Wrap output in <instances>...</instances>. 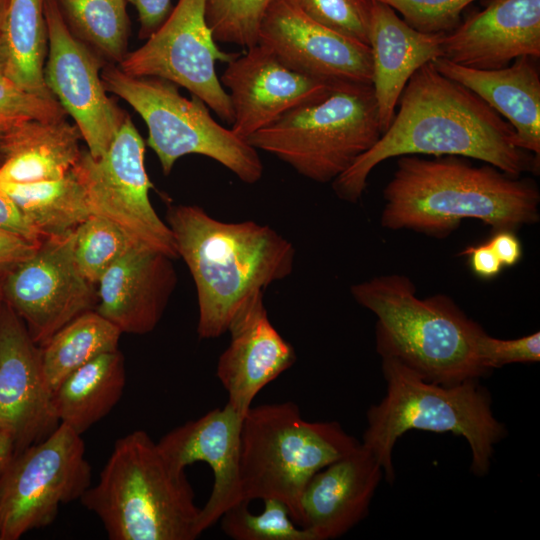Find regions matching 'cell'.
Here are the masks:
<instances>
[{"mask_svg":"<svg viewBox=\"0 0 540 540\" xmlns=\"http://www.w3.org/2000/svg\"><path fill=\"white\" fill-rule=\"evenodd\" d=\"M397 106L378 141L332 181L341 200L358 202L371 171L403 155L473 158L517 177L539 170V157L516 145L509 122L471 90L439 72L433 62L410 77Z\"/></svg>","mask_w":540,"mask_h":540,"instance_id":"6da1fadb","label":"cell"},{"mask_svg":"<svg viewBox=\"0 0 540 540\" xmlns=\"http://www.w3.org/2000/svg\"><path fill=\"white\" fill-rule=\"evenodd\" d=\"M383 199L384 228L436 238L448 236L464 219L479 220L494 231H514L540 218V192L533 180L453 155L399 156Z\"/></svg>","mask_w":540,"mask_h":540,"instance_id":"7a4b0ae2","label":"cell"},{"mask_svg":"<svg viewBox=\"0 0 540 540\" xmlns=\"http://www.w3.org/2000/svg\"><path fill=\"white\" fill-rule=\"evenodd\" d=\"M166 221L195 284L201 339L228 332L255 293L294 270V245L268 225L221 221L199 206L183 204L168 206Z\"/></svg>","mask_w":540,"mask_h":540,"instance_id":"3957f363","label":"cell"},{"mask_svg":"<svg viewBox=\"0 0 540 540\" xmlns=\"http://www.w3.org/2000/svg\"><path fill=\"white\" fill-rule=\"evenodd\" d=\"M350 291L377 318L381 358L398 360L425 380L447 386L490 375L476 352L483 328L449 296L420 298L414 283L401 274L376 276Z\"/></svg>","mask_w":540,"mask_h":540,"instance_id":"277c9868","label":"cell"},{"mask_svg":"<svg viewBox=\"0 0 540 540\" xmlns=\"http://www.w3.org/2000/svg\"><path fill=\"white\" fill-rule=\"evenodd\" d=\"M110 540H193L200 512L185 471L143 430L119 438L98 482L80 498Z\"/></svg>","mask_w":540,"mask_h":540,"instance_id":"5b68a950","label":"cell"},{"mask_svg":"<svg viewBox=\"0 0 540 540\" xmlns=\"http://www.w3.org/2000/svg\"><path fill=\"white\" fill-rule=\"evenodd\" d=\"M382 373L386 395L368 409L361 443L382 466L386 481L395 480L392 453L397 440L413 429L463 437L471 450L472 473H488L494 446L507 430L495 418L490 393L480 380L432 383L393 358H382Z\"/></svg>","mask_w":540,"mask_h":540,"instance_id":"8992f818","label":"cell"},{"mask_svg":"<svg viewBox=\"0 0 540 540\" xmlns=\"http://www.w3.org/2000/svg\"><path fill=\"white\" fill-rule=\"evenodd\" d=\"M360 443L338 422L305 420L293 402L251 406L241 429L243 499H278L300 525V498L309 480Z\"/></svg>","mask_w":540,"mask_h":540,"instance_id":"52a82bcc","label":"cell"},{"mask_svg":"<svg viewBox=\"0 0 540 540\" xmlns=\"http://www.w3.org/2000/svg\"><path fill=\"white\" fill-rule=\"evenodd\" d=\"M371 84L335 82L322 98L286 112L246 141L287 163L300 175L328 183L381 137Z\"/></svg>","mask_w":540,"mask_h":540,"instance_id":"ba28073f","label":"cell"},{"mask_svg":"<svg viewBox=\"0 0 540 540\" xmlns=\"http://www.w3.org/2000/svg\"><path fill=\"white\" fill-rule=\"evenodd\" d=\"M107 92L126 101L148 128L147 144L157 155L164 175L188 154L209 157L242 182L254 184L263 175L257 150L232 129L217 123L207 105L193 96L188 99L178 86L156 77H134L112 63L101 71Z\"/></svg>","mask_w":540,"mask_h":540,"instance_id":"9c48e42d","label":"cell"},{"mask_svg":"<svg viewBox=\"0 0 540 540\" xmlns=\"http://www.w3.org/2000/svg\"><path fill=\"white\" fill-rule=\"evenodd\" d=\"M90 486L84 441L60 423L21 451L0 477V540H18L50 525L61 505L80 500Z\"/></svg>","mask_w":540,"mask_h":540,"instance_id":"30bf717a","label":"cell"},{"mask_svg":"<svg viewBox=\"0 0 540 540\" xmlns=\"http://www.w3.org/2000/svg\"><path fill=\"white\" fill-rule=\"evenodd\" d=\"M145 143L127 116L107 152L83 150L73 173L84 187L91 214L117 226L136 247L178 258L171 229L154 210L144 165Z\"/></svg>","mask_w":540,"mask_h":540,"instance_id":"8fae6325","label":"cell"},{"mask_svg":"<svg viewBox=\"0 0 540 540\" xmlns=\"http://www.w3.org/2000/svg\"><path fill=\"white\" fill-rule=\"evenodd\" d=\"M206 4L207 0H178L145 44L128 52L118 67L130 76L161 78L184 87L232 124L230 99L216 73V62L229 63L239 54L216 45Z\"/></svg>","mask_w":540,"mask_h":540,"instance_id":"7c38bea8","label":"cell"},{"mask_svg":"<svg viewBox=\"0 0 540 540\" xmlns=\"http://www.w3.org/2000/svg\"><path fill=\"white\" fill-rule=\"evenodd\" d=\"M74 232L44 237L34 253L2 277V297L38 345L80 314L94 310L96 288L74 259Z\"/></svg>","mask_w":540,"mask_h":540,"instance_id":"4fadbf2b","label":"cell"},{"mask_svg":"<svg viewBox=\"0 0 540 540\" xmlns=\"http://www.w3.org/2000/svg\"><path fill=\"white\" fill-rule=\"evenodd\" d=\"M43 7L48 31L46 85L73 118L88 152L100 158L127 116L106 93L100 74L106 65L103 58L72 33L54 0H44Z\"/></svg>","mask_w":540,"mask_h":540,"instance_id":"5bb4252c","label":"cell"},{"mask_svg":"<svg viewBox=\"0 0 540 540\" xmlns=\"http://www.w3.org/2000/svg\"><path fill=\"white\" fill-rule=\"evenodd\" d=\"M258 43L295 71L329 82L371 84L369 45L308 17L291 0H273L259 27Z\"/></svg>","mask_w":540,"mask_h":540,"instance_id":"9a60e30c","label":"cell"},{"mask_svg":"<svg viewBox=\"0 0 540 540\" xmlns=\"http://www.w3.org/2000/svg\"><path fill=\"white\" fill-rule=\"evenodd\" d=\"M53 391L44 374L40 347L5 302L0 305V428L12 433L18 454L59 426Z\"/></svg>","mask_w":540,"mask_h":540,"instance_id":"2e32d148","label":"cell"},{"mask_svg":"<svg viewBox=\"0 0 540 540\" xmlns=\"http://www.w3.org/2000/svg\"><path fill=\"white\" fill-rule=\"evenodd\" d=\"M227 63L220 82L229 89L232 131L246 140L286 112L324 97L333 83L287 66L263 44Z\"/></svg>","mask_w":540,"mask_h":540,"instance_id":"e0dca14e","label":"cell"},{"mask_svg":"<svg viewBox=\"0 0 540 540\" xmlns=\"http://www.w3.org/2000/svg\"><path fill=\"white\" fill-rule=\"evenodd\" d=\"M244 416L228 403L165 434L157 443L180 471L195 462L212 470V492L200 508L197 532L210 528L233 506L244 501L240 476V443Z\"/></svg>","mask_w":540,"mask_h":540,"instance_id":"ac0fdd59","label":"cell"},{"mask_svg":"<svg viewBox=\"0 0 540 540\" xmlns=\"http://www.w3.org/2000/svg\"><path fill=\"white\" fill-rule=\"evenodd\" d=\"M228 332L230 343L219 357L216 374L227 391V403L244 416L256 395L295 363L296 353L269 320L264 291L242 306Z\"/></svg>","mask_w":540,"mask_h":540,"instance_id":"d6986e66","label":"cell"},{"mask_svg":"<svg viewBox=\"0 0 540 540\" xmlns=\"http://www.w3.org/2000/svg\"><path fill=\"white\" fill-rule=\"evenodd\" d=\"M443 58L475 69L508 66L521 56L540 57V0H492L442 42Z\"/></svg>","mask_w":540,"mask_h":540,"instance_id":"ffe728a7","label":"cell"},{"mask_svg":"<svg viewBox=\"0 0 540 540\" xmlns=\"http://www.w3.org/2000/svg\"><path fill=\"white\" fill-rule=\"evenodd\" d=\"M172 258L133 246L95 285V311L122 333L144 335L161 320L176 287Z\"/></svg>","mask_w":540,"mask_h":540,"instance_id":"44dd1931","label":"cell"},{"mask_svg":"<svg viewBox=\"0 0 540 540\" xmlns=\"http://www.w3.org/2000/svg\"><path fill=\"white\" fill-rule=\"evenodd\" d=\"M383 476L376 457L360 443L309 480L300 498V525L317 540L344 535L367 515Z\"/></svg>","mask_w":540,"mask_h":540,"instance_id":"7402d4cb","label":"cell"},{"mask_svg":"<svg viewBox=\"0 0 540 540\" xmlns=\"http://www.w3.org/2000/svg\"><path fill=\"white\" fill-rule=\"evenodd\" d=\"M443 36L419 32L406 24L391 7L371 0L368 31L371 85L382 133L390 126L410 77L421 66L443 57Z\"/></svg>","mask_w":540,"mask_h":540,"instance_id":"603a6c76","label":"cell"},{"mask_svg":"<svg viewBox=\"0 0 540 540\" xmlns=\"http://www.w3.org/2000/svg\"><path fill=\"white\" fill-rule=\"evenodd\" d=\"M534 58L521 56L500 69H475L440 57L433 62L446 77L471 90L513 127L516 145L540 155V75Z\"/></svg>","mask_w":540,"mask_h":540,"instance_id":"cb8c5ba5","label":"cell"},{"mask_svg":"<svg viewBox=\"0 0 540 540\" xmlns=\"http://www.w3.org/2000/svg\"><path fill=\"white\" fill-rule=\"evenodd\" d=\"M81 133L66 118L27 120L5 130L0 182L34 183L67 176L80 159Z\"/></svg>","mask_w":540,"mask_h":540,"instance_id":"d4e9b609","label":"cell"},{"mask_svg":"<svg viewBox=\"0 0 540 540\" xmlns=\"http://www.w3.org/2000/svg\"><path fill=\"white\" fill-rule=\"evenodd\" d=\"M125 385L123 354L115 350L99 355L71 373L53 392L59 422L82 435L110 413Z\"/></svg>","mask_w":540,"mask_h":540,"instance_id":"484cf974","label":"cell"},{"mask_svg":"<svg viewBox=\"0 0 540 540\" xmlns=\"http://www.w3.org/2000/svg\"><path fill=\"white\" fill-rule=\"evenodd\" d=\"M44 0H9L0 33L5 76L25 91L56 99L46 85L48 31Z\"/></svg>","mask_w":540,"mask_h":540,"instance_id":"4316f807","label":"cell"},{"mask_svg":"<svg viewBox=\"0 0 540 540\" xmlns=\"http://www.w3.org/2000/svg\"><path fill=\"white\" fill-rule=\"evenodd\" d=\"M0 187L43 238L68 235L91 215L84 187L73 171L56 180L0 182Z\"/></svg>","mask_w":540,"mask_h":540,"instance_id":"83f0119b","label":"cell"},{"mask_svg":"<svg viewBox=\"0 0 540 540\" xmlns=\"http://www.w3.org/2000/svg\"><path fill=\"white\" fill-rule=\"evenodd\" d=\"M122 332L95 310L72 319L40 345L46 379L54 392L75 370L118 350Z\"/></svg>","mask_w":540,"mask_h":540,"instance_id":"f1b7e54d","label":"cell"},{"mask_svg":"<svg viewBox=\"0 0 540 540\" xmlns=\"http://www.w3.org/2000/svg\"><path fill=\"white\" fill-rule=\"evenodd\" d=\"M72 33L104 60L119 64L127 52V0H54Z\"/></svg>","mask_w":540,"mask_h":540,"instance_id":"f546056e","label":"cell"},{"mask_svg":"<svg viewBox=\"0 0 540 540\" xmlns=\"http://www.w3.org/2000/svg\"><path fill=\"white\" fill-rule=\"evenodd\" d=\"M264 509L254 514L243 501L219 519L222 531L234 540H317L309 529L297 526L289 508L275 498L263 499Z\"/></svg>","mask_w":540,"mask_h":540,"instance_id":"4dcf8cb0","label":"cell"},{"mask_svg":"<svg viewBox=\"0 0 540 540\" xmlns=\"http://www.w3.org/2000/svg\"><path fill=\"white\" fill-rule=\"evenodd\" d=\"M134 245L110 221L91 214L74 230V259L82 276L96 285Z\"/></svg>","mask_w":540,"mask_h":540,"instance_id":"1f68e13d","label":"cell"},{"mask_svg":"<svg viewBox=\"0 0 540 540\" xmlns=\"http://www.w3.org/2000/svg\"><path fill=\"white\" fill-rule=\"evenodd\" d=\"M273 0H207L206 20L218 42L249 48Z\"/></svg>","mask_w":540,"mask_h":540,"instance_id":"d6a6232c","label":"cell"},{"mask_svg":"<svg viewBox=\"0 0 540 540\" xmlns=\"http://www.w3.org/2000/svg\"><path fill=\"white\" fill-rule=\"evenodd\" d=\"M308 17L368 45L371 0H291Z\"/></svg>","mask_w":540,"mask_h":540,"instance_id":"836d02e7","label":"cell"},{"mask_svg":"<svg viewBox=\"0 0 540 540\" xmlns=\"http://www.w3.org/2000/svg\"><path fill=\"white\" fill-rule=\"evenodd\" d=\"M402 15L413 29L428 34H445L460 23L464 9L476 0H374Z\"/></svg>","mask_w":540,"mask_h":540,"instance_id":"e575fe53","label":"cell"},{"mask_svg":"<svg viewBox=\"0 0 540 540\" xmlns=\"http://www.w3.org/2000/svg\"><path fill=\"white\" fill-rule=\"evenodd\" d=\"M66 111L56 99L29 93L7 78L0 79V128L27 120H60Z\"/></svg>","mask_w":540,"mask_h":540,"instance_id":"d590c367","label":"cell"},{"mask_svg":"<svg viewBox=\"0 0 540 540\" xmlns=\"http://www.w3.org/2000/svg\"><path fill=\"white\" fill-rule=\"evenodd\" d=\"M476 352L480 364L489 372L512 363H535L540 360V333L499 339L482 331L477 338Z\"/></svg>","mask_w":540,"mask_h":540,"instance_id":"8d00e7d4","label":"cell"},{"mask_svg":"<svg viewBox=\"0 0 540 540\" xmlns=\"http://www.w3.org/2000/svg\"><path fill=\"white\" fill-rule=\"evenodd\" d=\"M0 229L15 233L35 244H39L43 239L12 198L1 187Z\"/></svg>","mask_w":540,"mask_h":540,"instance_id":"74e56055","label":"cell"},{"mask_svg":"<svg viewBox=\"0 0 540 540\" xmlns=\"http://www.w3.org/2000/svg\"><path fill=\"white\" fill-rule=\"evenodd\" d=\"M37 246L15 233L0 229V275L31 256Z\"/></svg>","mask_w":540,"mask_h":540,"instance_id":"f35d334b","label":"cell"},{"mask_svg":"<svg viewBox=\"0 0 540 540\" xmlns=\"http://www.w3.org/2000/svg\"><path fill=\"white\" fill-rule=\"evenodd\" d=\"M137 10L140 23L139 36L148 38L167 18L171 0H127Z\"/></svg>","mask_w":540,"mask_h":540,"instance_id":"ab89813d","label":"cell"},{"mask_svg":"<svg viewBox=\"0 0 540 540\" xmlns=\"http://www.w3.org/2000/svg\"><path fill=\"white\" fill-rule=\"evenodd\" d=\"M461 255L468 256L472 271L483 279L496 277L503 267L488 241L467 247Z\"/></svg>","mask_w":540,"mask_h":540,"instance_id":"60d3db41","label":"cell"},{"mask_svg":"<svg viewBox=\"0 0 540 540\" xmlns=\"http://www.w3.org/2000/svg\"><path fill=\"white\" fill-rule=\"evenodd\" d=\"M503 266L511 267L522 257V246L514 231L499 230L488 241Z\"/></svg>","mask_w":540,"mask_h":540,"instance_id":"b9f144b4","label":"cell"},{"mask_svg":"<svg viewBox=\"0 0 540 540\" xmlns=\"http://www.w3.org/2000/svg\"><path fill=\"white\" fill-rule=\"evenodd\" d=\"M17 455L14 436L10 431L0 428V477L9 469Z\"/></svg>","mask_w":540,"mask_h":540,"instance_id":"7bdbcfd3","label":"cell"},{"mask_svg":"<svg viewBox=\"0 0 540 540\" xmlns=\"http://www.w3.org/2000/svg\"><path fill=\"white\" fill-rule=\"evenodd\" d=\"M4 135H5V129L0 128V166L6 159Z\"/></svg>","mask_w":540,"mask_h":540,"instance_id":"ee69618b","label":"cell"},{"mask_svg":"<svg viewBox=\"0 0 540 540\" xmlns=\"http://www.w3.org/2000/svg\"><path fill=\"white\" fill-rule=\"evenodd\" d=\"M9 0H0V33L6 15Z\"/></svg>","mask_w":540,"mask_h":540,"instance_id":"f6af8a7d","label":"cell"},{"mask_svg":"<svg viewBox=\"0 0 540 540\" xmlns=\"http://www.w3.org/2000/svg\"><path fill=\"white\" fill-rule=\"evenodd\" d=\"M6 78L5 76V60H4V54L2 49V43L0 39V79Z\"/></svg>","mask_w":540,"mask_h":540,"instance_id":"bcb514c9","label":"cell"},{"mask_svg":"<svg viewBox=\"0 0 540 540\" xmlns=\"http://www.w3.org/2000/svg\"><path fill=\"white\" fill-rule=\"evenodd\" d=\"M2 277H3V275H0V305H1L2 301H3V297H2V288H1Z\"/></svg>","mask_w":540,"mask_h":540,"instance_id":"7dc6e473","label":"cell"}]
</instances>
